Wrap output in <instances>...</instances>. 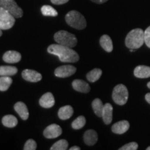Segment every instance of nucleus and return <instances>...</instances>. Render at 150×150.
Segmentation results:
<instances>
[{"instance_id": "nucleus-1", "label": "nucleus", "mask_w": 150, "mask_h": 150, "mask_svg": "<svg viewBox=\"0 0 150 150\" xmlns=\"http://www.w3.org/2000/svg\"><path fill=\"white\" fill-rule=\"evenodd\" d=\"M48 53L59 56V60L64 63H76L79 60V56L72 48L59 44H53L48 47Z\"/></svg>"}, {"instance_id": "nucleus-2", "label": "nucleus", "mask_w": 150, "mask_h": 150, "mask_svg": "<svg viewBox=\"0 0 150 150\" xmlns=\"http://www.w3.org/2000/svg\"><path fill=\"white\" fill-rule=\"evenodd\" d=\"M145 42L144 31L141 29H135L131 30L127 34L125 39V45L129 50H137L141 47Z\"/></svg>"}, {"instance_id": "nucleus-3", "label": "nucleus", "mask_w": 150, "mask_h": 150, "mask_svg": "<svg viewBox=\"0 0 150 150\" xmlns=\"http://www.w3.org/2000/svg\"><path fill=\"white\" fill-rule=\"evenodd\" d=\"M65 21L69 26L78 30L85 29L87 25L84 16L76 11H71L67 13Z\"/></svg>"}, {"instance_id": "nucleus-4", "label": "nucleus", "mask_w": 150, "mask_h": 150, "mask_svg": "<svg viewBox=\"0 0 150 150\" xmlns=\"http://www.w3.org/2000/svg\"><path fill=\"white\" fill-rule=\"evenodd\" d=\"M54 38L58 44L70 48L74 47L77 44V39L74 34L63 30L56 32Z\"/></svg>"}, {"instance_id": "nucleus-5", "label": "nucleus", "mask_w": 150, "mask_h": 150, "mask_svg": "<svg viewBox=\"0 0 150 150\" xmlns=\"http://www.w3.org/2000/svg\"><path fill=\"white\" fill-rule=\"evenodd\" d=\"M129 92L127 87L123 84H119L114 88L112 98L114 102L118 105H125L127 102Z\"/></svg>"}, {"instance_id": "nucleus-6", "label": "nucleus", "mask_w": 150, "mask_h": 150, "mask_svg": "<svg viewBox=\"0 0 150 150\" xmlns=\"http://www.w3.org/2000/svg\"><path fill=\"white\" fill-rule=\"evenodd\" d=\"M15 18L8 11L0 6V29L8 30L12 28L16 22Z\"/></svg>"}, {"instance_id": "nucleus-7", "label": "nucleus", "mask_w": 150, "mask_h": 150, "mask_svg": "<svg viewBox=\"0 0 150 150\" xmlns=\"http://www.w3.org/2000/svg\"><path fill=\"white\" fill-rule=\"evenodd\" d=\"M0 6L8 11L16 18H20L23 16V11L15 0H0Z\"/></svg>"}, {"instance_id": "nucleus-8", "label": "nucleus", "mask_w": 150, "mask_h": 150, "mask_svg": "<svg viewBox=\"0 0 150 150\" xmlns=\"http://www.w3.org/2000/svg\"><path fill=\"white\" fill-rule=\"evenodd\" d=\"M76 68L72 65H62L56 69L54 71V74L57 77L65 78L72 76L76 72Z\"/></svg>"}, {"instance_id": "nucleus-9", "label": "nucleus", "mask_w": 150, "mask_h": 150, "mask_svg": "<svg viewBox=\"0 0 150 150\" xmlns=\"http://www.w3.org/2000/svg\"><path fill=\"white\" fill-rule=\"evenodd\" d=\"M62 134V129L59 125H56V124H52V125L48 126L44 130L43 135L47 138H56Z\"/></svg>"}, {"instance_id": "nucleus-10", "label": "nucleus", "mask_w": 150, "mask_h": 150, "mask_svg": "<svg viewBox=\"0 0 150 150\" xmlns=\"http://www.w3.org/2000/svg\"><path fill=\"white\" fill-rule=\"evenodd\" d=\"M22 78L30 82H38L42 79V75L37 71L26 69L22 72Z\"/></svg>"}, {"instance_id": "nucleus-11", "label": "nucleus", "mask_w": 150, "mask_h": 150, "mask_svg": "<svg viewBox=\"0 0 150 150\" xmlns=\"http://www.w3.org/2000/svg\"><path fill=\"white\" fill-rule=\"evenodd\" d=\"M39 104L42 107L45 108H50L54 106L55 104V99L54 95L51 93H47L40 97Z\"/></svg>"}, {"instance_id": "nucleus-12", "label": "nucleus", "mask_w": 150, "mask_h": 150, "mask_svg": "<svg viewBox=\"0 0 150 150\" xmlns=\"http://www.w3.org/2000/svg\"><path fill=\"white\" fill-rule=\"evenodd\" d=\"M129 122L127 120L119 121L112 126V131L116 134H123L129 130Z\"/></svg>"}, {"instance_id": "nucleus-13", "label": "nucleus", "mask_w": 150, "mask_h": 150, "mask_svg": "<svg viewBox=\"0 0 150 150\" xmlns=\"http://www.w3.org/2000/svg\"><path fill=\"white\" fill-rule=\"evenodd\" d=\"M98 140V135L95 130L89 129L84 133L83 140L84 142L88 146H93L96 144Z\"/></svg>"}, {"instance_id": "nucleus-14", "label": "nucleus", "mask_w": 150, "mask_h": 150, "mask_svg": "<svg viewBox=\"0 0 150 150\" xmlns=\"http://www.w3.org/2000/svg\"><path fill=\"white\" fill-rule=\"evenodd\" d=\"M21 59V54L16 51H8L4 53L3 56L4 61L8 63H18L20 61Z\"/></svg>"}, {"instance_id": "nucleus-15", "label": "nucleus", "mask_w": 150, "mask_h": 150, "mask_svg": "<svg viewBox=\"0 0 150 150\" xmlns=\"http://www.w3.org/2000/svg\"><path fill=\"white\" fill-rule=\"evenodd\" d=\"M72 87L75 91L80 93H88L91 91V87L87 82L81 79H75L72 81Z\"/></svg>"}, {"instance_id": "nucleus-16", "label": "nucleus", "mask_w": 150, "mask_h": 150, "mask_svg": "<svg viewBox=\"0 0 150 150\" xmlns=\"http://www.w3.org/2000/svg\"><path fill=\"white\" fill-rule=\"evenodd\" d=\"M14 109L23 120H27L28 119L29 115V110L24 103L22 102H17L14 106Z\"/></svg>"}, {"instance_id": "nucleus-17", "label": "nucleus", "mask_w": 150, "mask_h": 150, "mask_svg": "<svg viewBox=\"0 0 150 150\" xmlns=\"http://www.w3.org/2000/svg\"><path fill=\"white\" fill-rule=\"evenodd\" d=\"M102 117L106 125L111 123L112 120V106L109 103H106L104 106Z\"/></svg>"}, {"instance_id": "nucleus-18", "label": "nucleus", "mask_w": 150, "mask_h": 150, "mask_svg": "<svg viewBox=\"0 0 150 150\" xmlns=\"http://www.w3.org/2000/svg\"><path fill=\"white\" fill-rule=\"evenodd\" d=\"M135 76L140 79L150 77V67L146 65H138L134 70Z\"/></svg>"}, {"instance_id": "nucleus-19", "label": "nucleus", "mask_w": 150, "mask_h": 150, "mask_svg": "<svg viewBox=\"0 0 150 150\" xmlns=\"http://www.w3.org/2000/svg\"><path fill=\"white\" fill-rule=\"evenodd\" d=\"M73 112H74V110L72 106L67 105V106H63L60 108L59 112H58V115L61 120H65L70 119L72 117Z\"/></svg>"}, {"instance_id": "nucleus-20", "label": "nucleus", "mask_w": 150, "mask_h": 150, "mask_svg": "<svg viewBox=\"0 0 150 150\" xmlns=\"http://www.w3.org/2000/svg\"><path fill=\"white\" fill-rule=\"evenodd\" d=\"M99 43L102 47L106 52H111L113 49L111 38L108 35H103L99 40Z\"/></svg>"}, {"instance_id": "nucleus-21", "label": "nucleus", "mask_w": 150, "mask_h": 150, "mask_svg": "<svg viewBox=\"0 0 150 150\" xmlns=\"http://www.w3.org/2000/svg\"><path fill=\"white\" fill-rule=\"evenodd\" d=\"M104 106V105L103 104L102 100L99 98L95 99L93 101V102H92V107H93L94 112L96 114V115L98 116L99 117L102 116Z\"/></svg>"}, {"instance_id": "nucleus-22", "label": "nucleus", "mask_w": 150, "mask_h": 150, "mask_svg": "<svg viewBox=\"0 0 150 150\" xmlns=\"http://www.w3.org/2000/svg\"><path fill=\"white\" fill-rule=\"evenodd\" d=\"M18 123V119L14 115H6L2 118V124L4 126L9 127V128L16 127Z\"/></svg>"}, {"instance_id": "nucleus-23", "label": "nucleus", "mask_w": 150, "mask_h": 150, "mask_svg": "<svg viewBox=\"0 0 150 150\" xmlns=\"http://www.w3.org/2000/svg\"><path fill=\"white\" fill-rule=\"evenodd\" d=\"M18 72V68L14 66L2 65L0 66V76H11L15 75Z\"/></svg>"}, {"instance_id": "nucleus-24", "label": "nucleus", "mask_w": 150, "mask_h": 150, "mask_svg": "<svg viewBox=\"0 0 150 150\" xmlns=\"http://www.w3.org/2000/svg\"><path fill=\"white\" fill-rule=\"evenodd\" d=\"M102 74V71L101 69L95 68L88 73L86 75V78L90 82H95L99 79Z\"/></svg>"}, {"instance_id": "nucleus-25", "label": "nucleus", "mask_w": 150, "mask_h": 150, "mask_svg": "<svg viewBox=\"0 0 150 150\" xmlns=\"http://www.w3.org/2000/svg\"><path fill=\"white\" fill-rule=\"evenodd\" d=\"M13 79L10 76H1L0 77V91H6L12 84Z\"/></svg>"}, {"instance_id": "nucleus-26", "label": "nucleus", "mask_w": 150, "mask_h": 150, "mask_svg": "<svg viewBox=\"0 0 150 150\" xmlns=\"http://www.w3.org/2000/svg\"><path fill=\"white\" fill-rule=\"evenodd\" d=\"M41 12L45 16L56 17L58 16V12L53 7L49 5H44L41 8Z\"/></svg>"}, {"instance_id": "nucleus-27", "label": "nucleus", "mask_w": 150, "mask_h": 150, "mask_svg": "<svg viewBox=\"0 0 150 150\" xmlns=\"http://www.w3.org/2000/svg\"><path fill=\"white\" fill-rule=\"evenodd\" d=\"M86 122V118L84 116H79L76 120H74L72 123V127L75 130H78V129H81V128L85 126Z\"/></svg>"}, {"instance_id": "nucleus-28", "label": "nucleus", "mask_w": 150, "mask_h": 150, "mask_svg": "<svg viewBox=\"0 0 150 150\" xmlns=\"http://www.w3.org/2000/svg\"><path fill=\"white\" fill-rule=\"evenodd\" d=\"M68 147V142L66 140L62 139L57 141L50 148L51 150H66Z\"/></svg>"}, {"instance_id": "nucleus-29", "label": "nucleus", "mask_w": 150, "mask_h": 150, "mask_svg": "<svg viewBox=\"0 0 150 150\" xmlns=\"http://www.w3.org/2000/svg\"><path fill=\"white\" fill-rule=\"evenodd\" d=\"M37 148V144L34 140L29 139L26 142L24 145V150H35Z\"/></svg>"}, {"instance_id": "nucleus-30", "label": "nucleus", "mask_w": 150, "mask_h": 150, "mask_svg": "<svg viewBox=\"0 0 150 150\" xmlns=\"http://www.w3.org/2000/svg\"><path fill=\"white\" fill-rule=\"evenodd\" d=\"M138 148V145L135 142H131L122 146L119 150H136Z\"/></svg>"}, {"instance_id": "nucleus-31", "label": "nucleus", "mask_w": 150, "mask_h": 150, "mask_svg": "<svg viewBox=\"0 0 150 150\" xmlns=\"http://www.w3.org/2000/svg\"><path fill=\"white\" fill-rule=\"evenodd\" d=\"M144 39L146 45L150 48V26L144 31Z\"/></svg>"}, {"instance_id": "nucleus-32", "label": "nucleus", "mask_w": 150, "mask_h": 150, "mask_svg": "<svg viewBox=\"0 0 150 150\" xmlns=\"http://www.w3.org/2000/svg\"><path fill=\"white\" fill-rule=\"evenodd\" d=\"M69 0H51L52 3L56 5H61L67 3Z\"/></svg>"}, {"instance_id": "nucleus-33", "label": "nucleus", "mask_w": 150, "mask_h": 150, "mask_svg": "<svg viewBox=\"0 0 150 150\" xmlns=\"http://www.w3.org/2000/svg\"><path fill=\"white\" fill-rule=\"evenodd\" d=\"M91 1H93V2L96 3V4H103V3H105L106 1H107L108 0H91Z\"/></svg>"}, {"instance_id": "nucleus-34", "label": "nucleus", "mask_w": 150, "mask_h": 150, "mask_svg": "<svg viewBox=\"0 0 150 150\" xmlns=\"http://www.w3.org/2000/svg\"><path fill=\"white\" fill-rule=\"evenodd\" d=\"M145 99H146V101H147V102L150 104V93L146 94Z\"/></svg>"}, {"instance_id": "nucleus-35", "label": "nucleus", "mask_w": 150, "mask_h": 150, "mask_svg": "<svg viewBox=\"0 0 150 150\" xmlns=\"http://www.w3.org/2000/svg\"><path fill=\"white\" fill-rule=\"evenodd\" d=\"M81 148L77 147V146H74V147H72L70 148V150H80Z\"/></svg>"}, {"instance_id": "nucleus-36", "label": "nucleus", "mask_w": 150, "mask_h": 150, "mask_svg": "<svg viewBox=\"0 0 150 150\" xmlns=\"http://www.w3.org/2000/svg\"><path fill=\"white\" fill-rule=\"evenodd\" d=\"M147 87H148V88H149L150 89V81L149 82V83H147Z\"/></svg>"}, {"instance_id": "nucleus-37", "label": "nucleus", "mask_w": 150, "mask_h": 150, "mask_svg": "<svg viewBox=\"0 0 150 150\" xmlns=\"http://www.w3.org/2000/svg\"><path fill=\"white\" fill-rule=\"evenodd\" d=\"M1 35H2V30L0 29V36H1Z\"/></svg>"}, {"instance_id": "nucleus-38", "label": "nucleus", "mask_w": 150, "mask_h": 150, "mask_svg": "<svg viewBox=\"0 0 150 150\" xmlns=\"http://www.w3.org/2000/svg\"><path fill=\"white\" fill-rule=\"evenodd\" d=\"M146 149H147V150H150V146H149V147H148Z\"/></svg>"}]
</instances>
